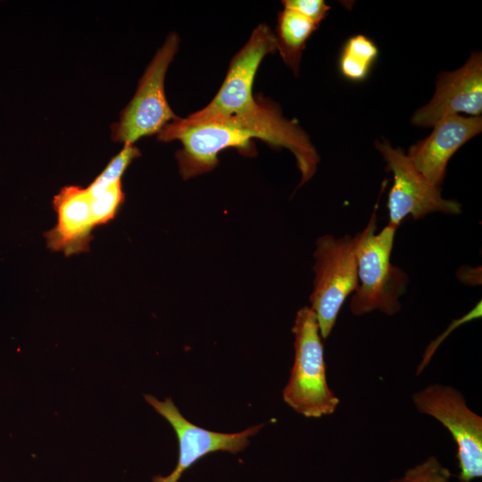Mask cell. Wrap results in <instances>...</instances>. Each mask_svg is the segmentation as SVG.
Listing matches in <instances>:
<instances>
[{
  "label": "cell",
  "mask_w": 482,
  "mask_h": 482,
  "mask_svg": "<svg viewBox=\"0 0 482 482\" xmlns=\"http://www.w3.org/2000/svg\"><path fill=\"white\" fill-rule=\"evenodd\" d=\"M376 209L365 229L355 234L358 287L350 307L358 316L375 310L395 314L408 284L407 274L391 262L396 228L387 225L377 232Z\"/></svg>",
  "instance_id": "cell-1"
},
{
  "label": "cell",
  "mask_w": 482,
  "mask_h": 482,
  "mask_svg": "<svg viewBox=\"0 0 482 482\" xmlns=\"http://www.w3.org/2000/svg\"><path fill=\"white\" fill-rule=\"evenodd\" d=\"M255 138L262 140L261 133L236 118L194 120L177 117L157 134L159 141L181 142L176 158L183 179L213 170L219 163L218 154L226 148H236L247 156L254 155L253 139Z\"/></svg>",
  "instance_id": "cell-2"
},
{
  "label": "cell",
  "mask_w": 482,
  "mask_h": 482,
  "mask_svg": "<svg viewBox=\"0 0 482 482\" xmlns=\"http://www.w3.org/2000/svg\"><path fill=\"white\" fill-rule=\"evenodd\" d=\"M295 360L283 399L294 411L307 418L332 414L339 399L329 388L324 361L323 344L316 315L303 307L292 328Z\"/></svg>",
  "instance_id": "cell-3"
},
{
  "label": "cell",
  "mask_w": 482,
  "mask_h": 482,
  "mask_svg": "<svg viewBox=\"0 0 482 482\" xmlns=\"http://www.w3.org/2000/svg\"><path fill=\"white\" fill-rule=\"evenodd\" d=\"M179 44L177 33L171 32L159 48L139 80L132 99L112 125V139L134 144L137 139L158 134L178 116L166 99L164 79Z\"/></svg>",
  "instance_id": "cell-4"
},
{
  "label": "cell",
  "mask_w": 482,
  "mask_h": 482,
  "mask_svg": "<svg viewBox=\"0 0 482 482\" xmlns=\"http://www.w3.org/2000/svg\"><path fill=\"white\" fill-rule=\"evenodd\" d=\"M355 247V235L340 238L325 235L317 241L310 301L323 339L330 335L343 303L358 287Z\"/></svg>",
  "instance_id": "cell-5"
},
{
  "label": "cell",
  "mask_w": 482,
  "mask_h": 482,
  "mask_svg": "<svg viewBox=\"0 0 482 482\" xmlns=\"http://www.w3.org/2000/svg\"><path fill=\"white\" fill-rule=\"evenodd\" d=\"M277 51L274 32L266 24L258 25L232 58L225 79L212 100L187 118L202 120L259 113L265 99L253 94L255 75L262 59Z\"/></svg>",
  "instance_id": "cell-6"
},
{
  "label": "cell",
  "mask_w": 482,
  "mask_h": 482,
  "mask_svg": "<svg viewBox=\"0 0 482 482\" xmlns=\"http://www.w3.org/2000/svg\"><path fill=\"white\" fill-rule=\"evenodd\" d=\"M420 413L441 422L457 445L459 480L470 482L482 476V418L467 405L463 395L450 386L434 384L413 395Z\"/></svg>",
  "instance_id": "cell-7"
},
{
  "label": "cell",
  "mask_w": 482,
  "mask_h": 482,
  "mask_svg": "<svg viewBox=\"0 0 482 482\" xmlns=\"http://www.w3.org/2000/svg\"><path fill=\"white\" fill-rule=\"evenodd\" d=\"M376 148L383 155L386 170L394 175L387 199L388 225L397 229L409 216L417 220L431 212L458 214L461 212V204L443 198L440 188L415 168L403 149L394 148L386 140L377 141Z\"/></svg>",
  "instance_id": "cell-8"
},
{
  "label": "cell",
  "mask_w": 482,
  "mask_h": 482,
  "mask_svg": "<svg viewBox=\"0 0 482 482\" xmlns=\"http://www.w3.org/2000/svg\"><path fill=\"white\" fill-rule=\"evenodd\" d=\"M482 112V54H472L460 69L438 75L431 100L418 109L411 123L432 127L441 119L464 112L479 116Z\"/></svg>",
  "instance_id": "cell-9"
},
{
  "label": "cell",
  "mask_w": 482,
  "mask_h": 482,
  "mask_svg": "<svg viewBox=\"0 0 482 482\" xmlns=\"http://www.w3.org/2000/svg\"><path fill=\"white\" fill-rule=\"evenodd\" d=\"M431 134L411 145L408 157L432 184L440 187L446 166L455 152L482 130L481 116H446L438 120Z\"/></svg>",
  "instance_id": "cell-10"
},
{
  "label": "cell",
  "mask_w": 482,
  "mask_h": 482,
  "mask_svg": "<svg viewBox=\"0 0 482 482\" xmlns=\"http://www.w3.org/2000/svg\"><path fill=\"white\" fill-rule=\"evenodd\" d=\"M87 187L66 186L53 198L55 226L45 233L46 245L66 256L88 252L96 228Z\"/></svg>",
  "instance_id": "cell-11"
},
{
  "label": "cell",
  "mask_w": 482,
  "mask_h": 482,
  "mask_svg": "<svg viewBox=\"0 0 482 482\" xmlns=\"http://www.w3.org/2000/svg\"><path fill=\"white\" fill-rule=\"evenodd\" d=\"M174 431L179 442L176 467L167 476H154L152 482H178L189 467L206 454L220 449V438L215 432L198 427L189 420L179 422Z\"/></svg>",
  "instance_id": "cell-12"
},
{
  "label": "cell",
  "mask_w": 482,
  "mask_h": 482,
  "mask_svg": "<svg viewBox=\"0 0 482 482\" xmlns=\"http://www.w3.org/2000/svg\"><path fill=\"white\" fill-rule=\"evenodd\" d=\"M318 27V24L292 10L284 9L278 14L274 33L278 52L295 75L298 74L306 42Z\"/></svg>",
  "instance_id": "cell-13"
},
{
  "label": "cell",
  "mask_w": 482,
  "mask_h": 482,
  "mask_svg": "<svg viewBox=\"0 0 482 482\" xmlns=\"http://www.w3.org/2000/svg\"><path fill=\"white\" fill-rule=\"evenodd\" d=\"M378 48L370 37L359 34L349 37L344 44L338 69L341 75L352 82L367 79L378 56Z\"/></svg>",
  "instance_id": "cell-14"
},
{
  "label": "cell",
  "mask_w": 482,
  "mask_h": 482,
  "mask_svg": "<svg viewBox=\"0 0 482 482\" xmlns=\"http://www.w3.org/2000/svg\"><path fill=\"white\" fill-rule=\"evenodd\" d=\"M139 149L134 144H124L122 149L113 156L102 172L91 182L87 190L95 197L120 179L132 161L140 156Z\"/></svg>",
  "instance_id": "cell-15"
},
{
  "label": "cell",
  "mask_w": 482,
  "mask_h": 482,
  "mask_svg": "<svg viewBox=\"0 0 482 482\" xmlns=\"http://www.w3.org/2000/svg\"><path fill=\"white\" fill-rule=\"evenodd\" d=\"M90 208L95 227L110 222L115 218L125 201L121 181L113 184L95 197L90 196Z\"/></svg>",
  "instance_id": "cell-16"
},
{
  "label": "cell",
  "mask_w": 482,
  "mask_h": 482,
  "mask_svg": "<svg viewBox=\"0 0 482 482\" xmlns=\"http://www.w3.org/2000/svg\"><path fill=\"white\" fill-rule=\"evenodd\" d=\"M451 476L449 470L443 466L436 456H429L407 470L402 478L390 482H451Z\"/></svg>",
  "instance_id": "cell-17"
},
{
  "label": "cell",
  "mask_w": 482,
  "mask_h": 482,
  "mask_svg": "<svg viewBox=\"0 0 482 482\" xmlns=\"http://www.w3.org/2000/svg\"><path fill=\"white\" fill-rule=\"evenodd\" d=\"M282 4L284 9L295 11L318 25L330 10L323 0H285Z\"/></svg>",
  "instance_id": "cell-18"
}]
</instances>
